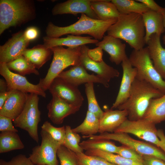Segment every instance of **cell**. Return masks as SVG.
I'll return each instance as SVG.
<instances>
[{
	"mask_svg": "<svg viewBox=\"0 0 165 165\" xmlns=\"http://www.w3.org/2000/svg\"><path fill=\"white\" fill-rule=\"evenodd\" d=\"M117 20V18L105 20L94 19L82 14L77 21L67 26L59 27L50 22L45 31L46 36L51 38H58L68 34L76 36L87 34L99 41L102 39L105 33Z\"/></svg>",
	"mask_w": 165,
	"mask_h": 165,
	"instance_id": "cell-1",
	"label": "cell"
},
{
	"mask_svg": "<svg viewBox=\"0 0 165 165\" xmlns=\"http://www.w3.org/2000/svg\"><path fill=\"white\" fill-rule=\"evenodd\" d=\"M107 35L125 41L134 50L144 47L145 29L142 14H120L117 21L107 31Z\"/></svg>",
	"mask_w": 165,
	"mask_h": 165,
	"instance_id": "cell-2",
	"label": "cell"
},
{
	"mask_svg": "<svg viewBox=\"0 0 165 165\" xmlns=\"http://www.w3.org/2000/svg\"><path fill=\"white\" fill-rule=\"evenodd\" d=\"M164 94L146 81L136 77L128 98L117 109L126 110L128 119L135 120L143 118L150 101Z\"/></svg>",
	"mask_w": 165,
	"mask_h": 165,
	"instance_id": "cell-3",
	"label": "cell"
},
{
	"mask_svg": "<svg viewBox=\"0 0 165 165\" xmlns=\"http://www.w3.org/2000/svg\"><path fill=\"white\" fill-rule=\"evenodd\" d=\"M35 11L33 1L0 0V35L10 27L20 26L33 19Z\"/></svg>",
	"mask_w": 165,
	"mask_h": 165,
	"instance_id": "cell-4",
	"label": "cell"
},
{
	"mask_svg": "<svg viewBox=\"0 0 165 165\" xmlns=\"http://www.w3.org/2000/svg\"><path fill=\"white\" fill-rule=\"evenodd\" d=\"M81 48V46L67 48L57 46L50 48L53 54V60L46 76L39 82L45 91L48 90L53 80L65 69L80 64Z\"/></svg>",
	"mask_w": 165,
	"mask_h": 165,
	"instance_id": "cell-5",
	"label": "cell"
},
{
	"mask_svg": "<svg viewBox=\"0 0 165 165\" xmlns=\"http://www.w3.org/2000/svg\"><path fill=\"white\" fill-rule=\"evenodd\" d=\"M128 58L137 70L136 77L146 81L165 94V80L155 68L147 47L138 50H133Z\"/></svg>",
	"mask_w": 165,
	"mask_h": 165,
	"instance_id": "cell-6",
	"label": "cell"
},
{
	"mask_svg": "<svg viewBox=\"0 0 165 165\" xmlns=\"http://www.w3.org/2000/svg\"><path fill=\"white\" fill-rule=\"evenodd\" d=\"M39 100L37 94H28L23 111L13 120L15 127L26 131L30 137L37 143L39 141L38 126L41 120V112L38 107Z\"/></svg>",
	"mask_w": 165,
	"mask_h": 165,
	"instance_id": "cell-7",
	"label": "cell"
},
{
	"mask_svg": "<svg viewBox=\"0 0 165 165\" xmlns=\"http://www.w3.org/2000/svg\"><path fill=\"white\" fill-rule=\"evenodd\" d=\"M82 138L115 141L134 149L141 155L154 156L165 161V154L159 148L151 143L135 139L127 133L105 132L99 135L83 136Z\"/></svg>",
	"mask_w": 165,
	"mask_h": 165,
	"instance_id": "cell-8",
	"label": "cell"
},
{
	"mask_svg": "<svg viewBox=\"0 0 165 165\" xmlns=\"http://www.w3.org/2000/svg\"><path fill=\"white\" fill-rule=\"evenodd\" d=\"M155 125L144 118L135 120L127 119L114 132L131 134L160 148V141Z\"/></svg>",
	"mask_w": 165,
	"mask_h": 165,
	"instance_id": "cell-9",
	"label": "cell"
},
{
	"mask_svg": "<svg viewBox=\"0 0 165 165\" xmlns=\"http://www.w3.org/2000/svg\"><path fill=\"white\" fill-rule=\"evenodd\" d=\"M40 134L42 138L41 144L33 148L29 158L36 165H58L57 152L61 145L43 130H41Z\"/></svg>",
	"mask_w": 165,
	"mask_h": 165,
	"instance_id": "cell-10",
	"label": "cell"
},
{
	"mask_svg": "<svg viewBox=\"0 0 165 165\" xmlns=\"http://www.w3.org/2000/svg\"><path fill=\"white\" fill-rule=\"evenodd\" d=\"M0 74L7 83V91L17 90L25 93L35 94L45 98L46 97L39 82L36 85L31 83L24 76L10 71L6 63H0Z\"/></svg>",
	"mask_w": 165,
	"mask_h": 165,
	"instance_id": "cell-11",
	"label": "cell"
},
{
	"mask_svg": "<svg viewBox=\"0 0 165 165\" xmlns=\"http://www.w3.org/2000/svg\"><path fill=\"white\" fill-rule=\"evenodd\" d=\"M48 90L52 96L57 97L66 101L81 107L83 97L78 87L59 77L52 82Z\"/></svg>",
	"mask_w": 165,
	"mask_h": 165,
	"instance_id": "cell-12",
	"label": "cell"
},
{
	"mask_svg": "<svg viewBox=\"0 0 165 165\" xmlns=\"http://www.w3.org/2000/svg\"><path fill=\"white\" fill-rule=\"evenodd\" d=\"M24 31L13 34L4 45L0 46V63H7L22 55L30 42L25 38Z\"/></svg>",
	"mask_w": 165,
	"mask_h": 165,
	"instance_id": "cell-13",
	"label": "cell"
},
{
	"mask_svg": "<svg viewBox=\"0 0 165 165\" xmlns=\"http://www.w3.org/2000/svg\"><path fill=\"white\" fill-rule=\"evenodd\" d=\"M89 49L86 45L81 46L80 64L86 70L94 72L108 83L112 79L119 76V71L107 64L103 60L97 61L90 58L88 54Z\"/></svg>",
	"mask_w": 165,
	"mask_h": 165,
	"instance_id": "cell-14",
	"label": "cell"
},
{
	"mask_svg": "<svg viewBox=\"0 0 165 165\" xmlns=\"http://www.w3.org/2000/svg\"><path fill=\"white\" fill-rule=\"evenodd\" d=\"M57 77L77 87L90 82L100 83L106 88L109 87V83L105 79L98 75L89 74L80 64L63 71Z\"/></svg>",
	"mask_w": 165,
	"mask_h": 165,
	"instance_id": "cell-15",
	"label": "cell"
},
{
	"mask_svg": "<svg viewBox=\"0 0 165 165\" xmlns=\"http://www.w3.org/2000/svg\"><path fill=\"white\" fill-rule=\"evenodd\" d=\"M92 0H68L56 4L53 8V15L66 14L76 16L79 13L84 14L93 19H99L90 6Z\"/></svg>",
	"mask_w": 165,
	"mask_h": 165,
	"instance_id": "cell-16",
	"label": "cell"
},
{
	"mask_svg": "<svg viewBox=\"0 0 165 165\" xmlns=\"http://www.w3.org/2000/svg\"><path fill=\"white\" fill-rule=\"evenodd\" d=\"M121 66L123 76L117 96L111 107L112 109L117 108L128 99L132 84L137 75V70L132 65L128 57L122 62Z\"/></svg>",
	"mask_w": 165,
	"mask_h": 165,
	"instance_id": "cell-17",
	"label": "cell"
},
{
	"mask_svg": "<svg viewBox=\"0 0 165 165\" xmlns=\"http://www.w3.org/2000/svg\"><path fill=\"white\" fill-rule=\"evenodd\" d=\"M47 108L49 118L53 123L59 125L63 123L65 118L75 113L80 108L53 96Z\"/></svg>",
	"mask_w": 165,
	"mask_h": 165,
	"instance_id": "cell-18",
	"label": "cell"
},
{
	"mask_svg": "<svg viewBox=\"0 0 165 165\" xmlns=\"http://www.w3.org/2000/svg\"><path fill=\"white\" fill-rule=\"evenodd\" d=\"M97 47L107 52L110 61L119 65L128 57L126 52V45L120 39L109 35H104L102 40L95 44Z\"/></svg>",
	"mask_w": 165,
	"mask_h": 165,
	"instance_id": "cell-19",
	"label": "cell"
},
{
	"mask_svg": "<svg viewBox=\"0 0 165 165\" xmlns=\"http://www.w3.org/2000/svg\"><path fill=\"white\" fill-rule=\"evenodd\" d=\"M160 36L156 34L152 35L146 44L155 68L165 80V48L161 44Z\"/></svg>",
	"mask_w": 165,
	"mask_h": 165,
	"instance_id": "cell-20",
	"label": "cell"
},
{
	"mask_svg": "<svg viewBox=\"0 0 165 165\" xmlns=\"http://www.w3.org/2000/svg\"><path fill=\"white\" fill-rule=\"evenodd\" d=\"M128 116L126 110H113L105 108L103 116L99 119V133H114L128 119Z\"/></svg>",
	"mask_w": 165,
	"mask_h": 165,
	"instance_id": "cell-21",
	"label": "cell"
},
{
	"mask_svg": "<svg viewBox=\"0 0 165 165\" xmlns=\"http://www.w3.org/2000/svg\"><path fill=\"white\" fill-rule=\"evenodd\" d=\"M28 94L18 90H12L4 105L0 109V115L9 118L13 121L16 119L24 108Z\"/></svg>",
	"mask_w": 165,
	"mask_h": 165,
	"instance_id": "cell-22",
	"label": "cell"
},
{
	"mask_svg": "<svg viewBox=\"0 0 165 165\" xmlns=\"http://www.w3.org/2000/svg\"><path fill=\"white\" fill-rule=\"evenodd\" d=\"M43 45L50 49L57 46H66L74 47L88 44H96L99 40L92 38L91 36H82L73 35H68L64 38H51L47 36L43 38Z\"/></svg>",
	"mask_w": 165,
	"mask_h": 165,
	"instance_id": "cell-23",
	"label": "cell"
},
{
	"mask_svg": "<svg viewBox=\"0 0 165 165\" xmlns=\"http://www.w3.org/2000/svg\"><path fill=\"white\" fill-rule=\"evenodd\" d=\"M145 29L146 44L152 34L161 35L165 31L163 25V15L151 10L142 14Z\"/></svg>",
	"mask_w": 165,
	"mask_h": 165,
	"instance_id": "cell-24",
	"label": "cell"
},
{
	"mask_svg": "<svg viewBox=\"0 0 165 165\" xmlns=\"http://www.w3.org/2000/svg\"><path fill=\"white\" fill-rule=\"evenodd\" d=\"M53 53L51 49L46 48L43 45H38L31 49H26L22 55L35 67L39 69L50 58Z\"/></svg>",
	"mask_w": 165,
	"mask_h": 165,
	"instance_id": "cell-25",
	"label": "cell"
},
{
	"mask_svg": "<svg viewBox=\"0 0 165 165\" xmlns=\"http://www.w3.org/2000/svg\"><path fill=\"white\" fill-rule=\"evenodd\" d=\"M143 118L155 124L165 120V94L150 101Z\"/></svg>",
	"mask_w": 165,
	"mask_h": 165,
	"instance_id": "cell-26",
	"label": "cell"
},
{
	"mask_svg": "<svg viewBox=\"0 0 165 165\" xmlns=\"http://www.w3.org/2000/svg\"><path fill=\"white\" fill-rule=\"evenodd\" d=\"M90 6L100 20L117 18L120 14L111 0H92Z\"/></svg>",
	"mask_w": 165,
	"mask_h": 165,
	"instance_id": "cell-27",
	"label": "cell"
},
{
	"mask_svg": "<svg viewBox=\"0 0 165 165\" xmlns=\"http://www.w3.org/2000/svg\"><path fill=\"white\" fill-rule=\"evenodd\" d=\"M24 146L17 132L3 131L0 134V153L23 149Z\"/></svg>",
	"mask_w": 165,
	"mask_h": 165,
	"instance_id": "cell-28",
	"label": "cell"
},
{
	"mask_svg": "<svg viewBox=\"0 0 165 165\" xmlns=\"http://www.w3.org/2000/svg\"><path fill=\"white\" fill-rule=\"evenodd\" d=\"M99 119L93 113L87 111L85 118L80 125L72 129L77 133L84 136L96 135L99 132Z\"/></svg>",
	"mask_w": 165,
	"mask_h": 165,
	"instance_id": "cell-29",
	"label": "cell"
},
{
	"mask_svg": "<svg viewBox=\"0 0 165 165\" xmlns=\"http://www.w3.org/2000/svg\"><path fill=\"white\" fill-rule=\"evenodd\" d=\"M120 14H142L150 9L144 4L133 0H112Z\"/></svg>",
	"mask_w": 165,
	"mask_h": 165,
	"instance_id": "cell-30",
	"label": "cell"
},
{
	"mask_svg": "<svg viewBox=\"0 0 165 165\" xmlns=\"http://www.w3.org/2000/svg\"><path fill=\"white\" fill-rule=\"evenodd\" d=\"M6 64L10 71L22 76L31 74L39 75V72L34 65L22 55Z\"/></svg>",
	"mask_w": 165,
	"mask_h": 165,
	"instance_id": "cell-31",
	"label": "cell"
},
{
	"mask_svg": "<svg viewBox=\"0 0 165 165\" xmlns=\"http://www.w3.org/2000/svg\"><path fill=\"white\" fill-rule=\"evenodd\" d=\"M79 145L86 151L97 149L116 154L118 146L115 143L105 139H90L83 141Z\"/></svg>",
	"mask_w": 165,
	"mask_h": 165,
	"instance_id": "cell-32",
	"label": "cell"
},
{
	"mask_svg": "<svg viewBox=\"0 0 165 165\" xmlns=\"http://www.w3.org/2000/svg\"><path fill=\"white\" fill-rule=\"evenodd\" d=\"M87 155L102 157L116 165H143L142 163L126 158L118 154L94 149L86 151Z\"/></svg>",
	"mask_w": 165,
	"mask_h": 165,
	"instance_id": "cell-33",
	"label": "cell"
},
{
	"mask_svg": "<svg viewBox=\"0 0 165 165\" xmlns=\"http://www.w3.org/2000/svg\"><path fill=\"white\" fill-rule=\"evenodd\" d=\"M85 92L87 98L89 111L94 114L99 119L103 116L101 110L97 100L94 87V83L90 82L85 85Z\"/></svg>",
	"mask_w": 165,
	"mask_h": 165,
	"instance_id": "cell-34",
	"label": "cell"
},
{
	"mask_svg": "<svg viewBox=\"0 0 165 165\" xmlns=\"http://www.w3.org/2000/svg\"><path fill=\"white\" fill-rule=\"evenodd\" d=\"M65 127L66 136L63 145L75 153L83 152V150L79 145L80 136L74 132L70 126L67 125Z\"/></svg>",
	"mask_w": 165,
	"mask_h": 165,
	"instance_id": "cell-35",
	"label": "cell"
},
{
	"mask_svg": "<svg viewBox=\"0 0 165 165\" xmlns=\"http://www.w3.org/2000/svg\"><path fill=\"white\" fill-rule=\"evenodd\" d=\"M41 128L48 133L55 140L61 145H63L66 136L65 126L56 127L48 121H46L42 125Z\"/></svg>",
	"mask_w": 165,
	"mask_h": 165,
	"instance_id": "cell-36",
	"label": "cell"
},
{
	"mask_svg": "<svg viewBox=\"0 0 165 165\" xmlns=\"http://www.w3.org/2000/svg\"><path fill=\"white\" fill-rule=\"evenodd\" d=\"M76 154L79 165H116L100 156L88 155L83 152Z\"/></svg>",
	"mask_w": 165,
	"mask_h": 165,
	"instance_id": "cell-37",
	"label": "cell"
},
{
	"mask_svg": "<svg viewBox=\"0 0 165 165\" xmlns=\"http://www.w3.org/2000/svg\"><path fill=\"white\" fill-rule=\"evenodd\" d=\"M57 155L61 165H79L76 153L63 145L58 148Z\"/></svg>",
	"mask_w": 165,
	"mask_h": 165,
	"instance_id": "cell-38",
	"label": "cell"
},
{
	"mask_svg": "<svg viewBox=\"0 0 165 165\" xmlns=\"http://www.w3.org/2000/svg\"><path fill=\"white\" fill-rule=\"evenodd\" d=\"M116 154L126 158L140 163H143L142 155L134 149L126 146L122 145L121 146H118Z\"/></svg>",
	"mask_w": 165,
	"mask_h": 165,
	"instance_id": "cell-39",
	"label": "cell"
},
{
	"mask_svg": "<svg viewBox=\"0 0 165 165\" xmlns=\"http://www.w3.org/2000/svg\"><path fill=\"white\" fill-rule=\"evenodd\" d=\"M0 165H35L29 157L25 155L19 154L14 157L10 160H0Z\"/></svg>",
	"mask_w": 165,
	"mask_h": 165,
	"instance_id": "cell-40",
	"label": "cell"
},
{
	"mask_svg": "<svg viewBox=\"0 0 165 165\" xmlns=\"http://www.w3.org/2000/svg\"><path fill=\"white\" fill-rule=\"evenodd\" d=\"M12 120H13L9 118L0 115V131L17 132L18 130L14 127Z\"/></svg>",
	"mask_w": 165,
	"mask_h": 165,
	"instance_id": "cell-41",
	"label": "cell"
},
{
	"mask_svg": "<svg viewBox=\"0 0 165 165\" xmlns=\"http://www.w3.org/2000/svg\"><path fill=\"white\" fill-rule=\"evenodd\" d=\"M137 1L145 4L150 10L160 13L163 15L165 13V8L158 4L153 0H136Z\"/></svg>",
	"mask_w": 165,
	"mask_h": 165,
	"instance_id": "cell-42",
	"label": "cell"
},
{
	"mask_svg": "<svg viewBox=\"0 0 165 165\" xmlns=\"http://www.w3.org/2000/svg\"><path fill=\"white\" fill-rule=\"evenodd\" d=\"M143 165H165V161L151 155H142Z\"/></svg>",
	"mask_w": 165,
	"mask_h": 165,
	"instance_id": "cell-43",
	"label": "cell"
},
{
	"mask_svg": "<svg viewBox=\"0 0 165 165\" xmlns=\"http://www.w3.org/2000/svg\"><path fill=\"white\" fill-rule=\"evenodd\" d=\"M24 33L26 39L30 42L38 38L39 35V31L36 27L31 26L27 28L24 31Z\"/></svg>",
	"mask_w": 165,
	"mask_h": 165,
	"instance_id": "cell-44",
	"label": "cell"
},
{
	"mask_svg": "<svg viewBox=\"0 0 165 165\" xmlns=\"http://www.w3.org/2000/svg\"><path fill=\"white\" fill-rule=\"evenodd\" d=\"M88 54L90 58L94 61H101L103 60L102 50L98 47L92 49H89Z\"/></svg>",
	"mask_w": 165,
	"mask_h": 165,
	"instance_id": "cell-45",
	"label": "cell"
},
{
	"mask_svg": "<svg viewBox=\"0 0 165 165\" xmlns=\"http://www.w3.org/2000/svg\"><path fill=\"white\" fill-rule=\"evenodd\" d=\"M157 136L160 141L161 148L165 154V135L163 130L162 129H158L157 132Z\"/></svg>",
	"mask_w": 165,
	"mask_h": 165,
	"instance_id": "cell-46",
	"label": "cell"
},
{
	"mask_svg": "<svg viewBox=\"0 0 165 165\" xmlns=\"http://www.w3.org/2000/svg\"><path fill=\"white\" fill-rule=\"evenodd\" d=\"M12 92V90H9L0 93V109L4 105Z\"/></svg>",
	"mask_w": 165,
	"mask_h": 165,
	"instance_id": "cell-47",
	"label": "cell"
},
{
	"mask_svg": "<svg viewBox=\"0 0 165 165\" xmlns=\"http://www.w3.org/2000/svg\"><path fill=\"white\" fill-rule=\"evenodd\" d=\"M7 85L6 81L1 79H0V93L7 91Z\"/></svg>",
	"mask_w": 165,
	"mask_h": 165,
	"instance_id": "cell-48",
	"label": "cell"
},
{
	"mask_svg": "<svg viewBox=\"0 0 165 165\" xmlns=\"http://www.w3.org/2000/svg\"><path fill=\"white\" fill-rule=\"evenodd\" d=\"M163 25L164 28L165 29V13L163 15ZM163 43L165 44V35H164L163 37Z\"/></svg>",
	"mask_w": 165,
	"mask_h": 165,
	"instance_id": "cell-49",
	"label": "cell"
},
{
	"mask_svg": "<svg viewBox=\"0 0 165 165\" xmlns=\"http://www.w3.org/2000/svg\"><path fill=\"white\" fill-rule=\"evenodd\" d=\"M46 165V164H38V165Z\"/></svg>",
	"mask_w": 165,
	"mask_h": 165,
	"instance_id": "cell-50",
	"label": "cell"
}]
</instances>
